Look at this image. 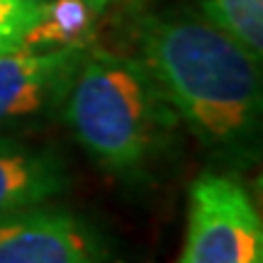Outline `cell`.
Segmentation results:
<instances>
[{"instance_id":"cell-1","label":"cell","mask_w":263,"mask_h":263,"mask_svg":"<svg viewBox=\"0 0 263 263\" xmlns=\"http://www.w3.org/2000/svg\"><path fill=\"white\" fill-rule=\"evenodd\" d=\"M134 34L137 57L202 149L227 166H251L261 141V61L185 5L146 12Z\"/></svg>"},{"instance_id":"cell-2","label":"cell","mask_w":263,"mask_h":263,"mask_svg":"<svg viewBox=\"0 0 263 263\" xmlns=\"http://www.w3.org/2000/svg\"><path fill=\"white\" fill-rule=\"evenodd\" d=\"M59 112L90 159L139 180L171 149L178 115L139 57L90 44Z\"/></svg>"},{"instance_id":"cell-3","label":"cell","mask_w":263,"mask_h":263,"mask_svg":"<svg viewBox=\"0 0 263 263\" xmlns=\"http://www.w3.org/2000/svg\"><path fill=\"white\" fill-rule=\"evenodd\" d=\"M180 263H263V227L249 190L224 173L190 185Z\"/></svg>"},{"instance_id":"cell-4","label":"cell","mask_w":263,"mask_h":263,"mask_svg":"<svg viewBox=\"0 0 263 263\" xmlns=\"http://www.w3.org/2000/svg\"><path fill=\"white\" fill-rule=\"evenodd\" d=\"M0 263H115L107 239L64 207L0 215Z\"/></svg>"},{"instance_id":"cell-5","label":"cell","mask_w":263,"mask_h":263,"mask_svg":"<svg viewBox=\"0 0 263 263\" xmlns=\"http://www.w3.org/2000/svg\"><path fill=\"white\" fill-rule=\"evenodd\" d=\"M90 44L0 54V132L59 112Z\"/></svg>"},{"instance_id":"cell-6","label":"cell","mask_w":263,"mask_h":263,"mask_svg":"<svg viewBox=\"0 0 263 263\" xmlns=\"http://www.w3.org/2000/svg\"><path fill=\"white\" fill-rule=\"evenodd\" d=\"M68 185V163L54 146L0 134V215L47 205Z\"/></svg>"},{"instance_id":"cell-7","label":"cell","mask_w":263,"mask_h":263,"mask_svg":"<svg viewBox=\"0 0 263 263\" xmlns=\"http://www.w3.org/2000/svg\"><path fill=\"white\" fill-rule=\"evenodd\" d=\"M93 15L83 0H49L42 17L27 32L22 49H57L93 42Z\"/></svg>"},{"instance_id":"cell-8","label":"cell","mask_w":263,"mask_h":263,"mask_svg":"<svg viewBox=\"0 0 263 263\" xmlns=\"http://www.w3.org/2000/svg\"><path fill=\"white\" fill-rule=\"evenodd\" d=\"M197 10L249 57H263V0H197Z\"/></svg>"},{"instance_id":"cell-9","label":"cell","mask_w":263,"mask_h":263,"mask_svg":"<svg viewBox=\"0 0 263 263\" xmlns=\"http://www.w3.org/2000/svg\"><path fill=\"white\" fill-rule=\"evenodd\" d=\"M49 0H0V54L22 49Z\"/></svg>"},{"instance_id":"cell-10","label":"cell","mask_w":263,"mask_h":263,"mask_svg":"<svg viewBox=\"0 0 263 263\" xmlns=\"http://www.w3.org/2000/svg\"><path fill=\"white\" fill-rule=\"evenodd\" d=\"M88 10L93 12V15H103L105 10L115 8V5H120V3H134V0H83Z\"/></svg>"}]
</instances>
